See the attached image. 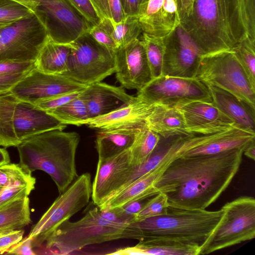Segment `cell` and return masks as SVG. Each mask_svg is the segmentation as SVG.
<instances>
[{
    "instance_id": "36",
    "label": "cell",
    "mask_w": 255,
    "mask_h": 255,
    "mask_svg": "<svg viewBox=\"0 0 255 255\" xmlns=\"http://www.w3.org/2000/svg\"><path fill=\"white\" fill-rule=\"evenodd\" d=\"M35 14L24 6L8 0L0 5V24L8 26Z\"/></svg>"
},
{
    "instance_id": "54",
    "label": "cell",
    "mask_w": 255,
    "mask_h": 255,
    "mask_svg": "<svg viewBox=\"0 0 255 255\" xmlns=\"http://www.w3.org/2000/svg\"><path fill=\"white\" fill-rule=\"evenodd\" d=\"M7 27V26H5V25H0V30H1L2 29H3V28H5V27Z\"/></svg>"
},
{
    "instance_id": "24",
    "label": "cell",
    "mask_w": 255,
    "mask_h": 255,
    "mask_svg": "<svg viewBox=\"0 0 255 255\" xmlns=\"http://www.w3.org/2000/svg\"><path fill=\"white\" fill-rule=\"evenodd\" d=\"M140 129L101 130L98 133L96 139V148L99 159L111 158L129 149Z\"/></svg>"
},
{
    "instance_id": "39",
    "label": "cell",
    "mask_w": 255,
    "mask_h": 255,
    "mask_svg": "<svg viewBox=\"0 0 255 255\" xmlns=\"http://www.w3.org/2000/svg\"><path fill=\"white\" fill-rule=\"evenodd\" d=\"M180 24L177 0H164L161 13V28L163 36Z\"/></svg>"
},
{
    "instance_id": "11",
    "label": "cell",
    "mask_w": 255,
    "mask_h": 255,
    "mask_svg": "<svg viewBox=\"0 0 255 255\" xmlns=\"http://www.w3.org/2000/svg\"><path fill=\"white\" fill-rule=\"evenodd\" d=\"M48 34V26L38 10L0 31V60L35 61Z\"/></svg>"
},
{
    "instance_id": "12",
    "label": "cell",
    "mask_w": 255,
    "mask_h": 255,
    "mask_svg": "<svg viewBox=\"0 0 255 255\" xmlns=\"http://www.w3.org/2000/svg\"><path fill=\"white\" fill-rule=\"evenodd\" d=\"M163 38L162 75L195 78L202 55L189 34L179 24Z\"/></svg>"
},
{
    "instance_id": "32",
    "label": "cell",
    "mask_w": 255,
    "mask_h": 255,
    "mask_svg": "<svg viewBox=\"0 0 255 255\" xmlns=\"http://www.w3.org/2000/svg\"><path fill=\"white\" fill-rule=\"evenodd\" d=\"M65 125L80 126L89 119L87 107L79 96L52 111L47 112Z\"/></svg>"
},
{
    "instance_id": "29",
    "label": "cell",
    "mask_w": 255,
    "mask_h": 255,
    "mask_svg": "<svg viewBox=\"0 0 255 255\" xmlns=\"http://www.w3.org/2000/svg\"><path fill=\"white\" fill-rule=\"evenodd\" d=\"M164 0H141L136 16L143 33L163 37L161 13Z\"/></svg>"
},
{
    "instance_id": "43",
    "label": "cell",
    "mask_w": 255,
    "mask_h": 255,
    "mask_svg": "<svg viewBox=\"0 0 255 255\" xmlns=\"http://www.w3.org/2000/svg\"><path fill=\"white\" fill-rule=\"evenodd\" d=\"M88 33L98 43L111 52L115 53L118 49L110 33L101 21L93 26Z\"/></svg>"
},
{
    "instance_id": "45",
    "label": "cell",
    "mask_w": 255,
    "mask_h": 255,
    "mask_svg": "<svg viewBox=\"0 0 255 255\" xmlns=\"http://www.w3.org/2000/svg\"><path fill=\"white\" fill-rule=\"evenodd\" d=\"M24 231L22 229L6 231L0 233V254L6 253L12 246L23 239Z\"/></svg>"
},
{
    "instance_id": "23",
    "label": "cell",
    "mask_w": 255,
    "mask_h": 255,
    "mask_svg": "<svg viewBox=\"0 0 255 255\" xmlns=\"http://www.w3.org/2000/svg\"><path fill=\"white\" fill-rule=\"evenodd\" d=\"M146 126L165 138L191 134L182 113L177 108L156 105L147 118Z\"/></svg>"
},
{
    "instance_id": "2",
    "label": "cell",
    "mask_w": 255,
    "mask_h": 255,
    "mask_svg": "<svg viewBox=\"0 0 255 255\" xmlns=\"http://www.w3.org/2000/svg\"><path fill=\"white\" fill-rule=\"evenodd\" d=\"M180 24L202 56L255 39V0H177Z\"/></svg>"
},
{
    "instance_id": "30",
    "label": "cell",
    "mask_w": 255,
    "mask_h": 255,
    "mask_svg": "<svg viewBox=\"0 0 255 255\" xmlns=\"http://www.w3.org/2000/svg\"><path fill=\"white\" fill-rule=\"evenodd\" d=\"M101 22L109 31L118 49L137 39L143 32L136 16H127L118 23L107 18L102 19Z\"/></svg>"
},
{
    "instance_id": "28",
    "label": "cell",
    "mask_w": 255,
    "mask_h": 255,
    "mask_svg": "<svg viewBox=\"0 0 255 255\" xmlns=\"http://www.w3.org/2000/svg\"><path fill=\"white\" fill-rule=\"evenodd\" d=\"M19 101L10 92L0 95V146L17 147L21 141L16 137L13 126V116Z\"/></svg>"
},
{
    "instance_id": "31",
    "label": "cell",
    "mask_w": 255,
    "mask_h": 255,
    "mask_svg": "<svg viewBox=\"0 0 255 255\" xmlns=\"http://www.w3.org/2000/svg\"><path fill=\"white\" fill-rule=\"evenodd\" d=\"M160 137L147 127L140 129L129 149L131 164L135 166L143 163L158 145Z\"/></svg>"
},
{
    "instance_id": "55",
    "label": "cell",
    "mask_w": 255,
    "mask_h": 255,
    "mask_svg": "<svg viewBox=\"0 0 255 255\" xmlns=\"http://www.w3.org/2000/svg\"><path fill=\"white\" fill-rule=\"evenodd\" d=\"M2 189L0 188V191H1V190H2Z\"/></svg>"
},
{
    "instance_id": "4",
    "label": "cell",
    "mask_w": 255,
    "mask_h": 255,
    "mask_svg": "<svg viewBox=\"0 0 255 255\" xmlns=\"http://www.w3.org/2000/svg\"><path fill=\"white\" fill-rule=\"evenodd\" d=\"M79 140L77 132L60 129L33 135L17 146L19 164L31 173L40 170L47 173L60 194L78 177L75 157Z\"/></svg>"
},
{
    "instance_id": "17",
    "label": "cell",
    "mask_w": 255,
    "mask_h": 255,
    "mask_svg": "<svg viewBox=\"0 0 255 255\" xmlns=\"http://www.w3.org/2000/svg\"><path fill=\"white\" fill-rule=\"evenodd\" d=\"M79 96L86 104L89 119L106 115L137 100L127 94L122 86L101 82L88 85Z\"/></svg>"
},
{
    "instance_id": "18",
    "label": "cell",
    "mask_w": 255,
    "mask_h": 255,
    "mask_svg": "<svg viewBox=\"0 0 255 255\" xmlns=\"http://www.w3.org/2000/svg\"><path fill=\"white\" fill-rule=\"evenodd\" d=\"M178 108L191 134H209L227 129L236 125L212 102L195 101Z\"/></svg>"
},
{
    "instance_id": "34",
    "label": "cell",
    "mask_w": 255,
    "mask_h": 255,
    "mask_svg": "<svg viewBox=\"0 0 255 255\" xmlns=\"http://www.w3.org/2000/svg\"><path fill=\"white\" fill-rule=\"evenodd\" d=\"M20 164L8 163L0 166V188L15 186L35 187V178Z\"/></svg>"
},
{
    "instance_id": "20",
    "label": "cell",
    "mask_w": 255,
    "mask_h": 255,
    "mask_svg": "<svg viewBox=\"0 0 255 255\" xmlns=\"http://www.w3.org/2000/svg\"><path fill=\"white\" fill-rule=\"evenodd\" d=\"M155 105L137 99L135 102L106 115L89 119L86 125L91 128L101 130L142 128L147 127V118Z\"/></svg>"
},
{
    "instance_id": "7",
    "label": "cell",
    "mask_w": 255,
    "mask_h": 255,
    "mask_svg": "<svg viewBox=\"0 0 255 255\" xmlns=\"http://www.w3.org/2000/svg\"><path fill=\"white\" fill-rule=\"evenodd\" d=\"M195 78L231 93L255 109V88L232 50L202 56Z\"/></svg>"
},
{
    "instance_id": "6",
    "label": "cell",
    "mask_w": 255,
    "mask_h": 255,
    "mask_svg": "<svg viewBox=\"0 0 255 255\" xmlns=\"http://www.w3.org/2000/svg\"><path fill=\"white\" fill-rule=\"evenodd\" d=\"M221 209L222 217L200 247L199 255L209 254L255 237V199L253 197L241 196L226 203Z\"/></svg>"
},
{
    "instance_id": "3",
    "label": "cell",
    "mask_w": 255,
    "mask_h": 255,
    "mask_svg": "<svg viewBox=\"0 0 255 255\" xmlns=\"http://www.w3.org/2000/svg\"><path fill=\"white\" fill-rule=\"evenodd\" d=\"M142 238L135 221L126 217L118 208L97 206L77 221L63 223L47 239L45 248L68 255L91 245L123 239L140 241Z\"/></svg>"
},
{
    "instance_id": "27",
    "label": "cell",
    "mask_w": 255,
    "mask_h": 255,
    "mask_svg": "<svg viewBox=\"0 0 255 255\" xmlns=\"http://www.w3.org/2000/svg\"><path fill=\"white\" fill-rule=\"evenodd\" d=\"M200 247L178 244H148L139 242L134 246L119 248L111 255H199Z\"/></svg>"
},
{
    "instance_id": "50",
    "label": "cell",
    "mask_w": 255,
    "mask_h": 255,
    "mask_svg": "<svg viewBox=\"0 0 255 255\" xmlns=\"http://www.w3.org/2000/svg\"><path fill=\"white\" fill-rule=\"evenodd\" d=\"M16 2L36 13L38 10V3L35 0H9Z\"/></svg>"
},
{
    "instance_id": "13",
    "label": "cell",
    "mask_w": 255,
    "mask_h": 255,
    "mask_svg": "<svg viewBox=\"0 0 255 255\" xmlns=\"http://www.w3.org/2000/svg\"><path fill=\"white\" fill-rule=\"evenodd\" d=\"M48 26V35L54 41L69 44L93 27L66 0H35Z\"/></svg>"
},
{
    "instance_id": "19",
    "label": "cell",
    "mask_w": 255,
    "mask_h": 255,
    "mask_svg": "<svg viewBox=\"0 0 255 255\" xmlns=\"http://www.w3.org/2000/svg\"><path fill=\"white\" fill-rule=\"evenodd\" d=\"M13 126L15 134L21 141L46 131L63 130L67 127L47 112L22 101H18L15 106Z\"/></svg>"
},
{
    "instance_id": "37",
    "label": "cell",
    "mask_w": 255,
    "mask_h": 255,
    "mask_svg": "<svg viewBox=\"0 0 255 255\" xmlns=\"http://www.w3.org/2000/svg\"><path fill=\"white\" fill-rule=\"evenodd\" d=\"M100 18L118 23L127 16L119 0H90Z\"/></svg>"
},
{
    "instance_id": "46",
    "label": "cell",
    "mask_w": 255,
    "mask_h": 255,
    "mask_svg": "<svg viewBox=\"0 0 255 255\" xmlns=\"http://www.w3.org/2000/svg\"><path fill=\"white\" fill-rule=\"evenodd\" d=\"M28 73L0 74V95L10 92L13 87Z\"/></svg>"
},
{
    "instance_id": "9",
    "label": "cell",
    "mask_w": 255,
    "mask_h": 255,
    "mask_svg": "<svg viewBox=\"0 0 255 255\" xmlns=\"http://www.w3.org/2000/svg\"><path fill=\"white\" fill-rule=\"evenodd\" d=\"M91 176L84 173L56 199L31 228L28 237L33 247H39L64 222L69 220L89 202L92 195Z\"/></svg>"
},
{
    "instance_id": "40",
    "label": "cell",
    "mask_w": 255,
    "mask_h": 255,
    "mask_svg": "<svg viewBox=\"0 0 255 255\" xmlns=\"http://www.w3.org/2000/svg\"><path fill=\"white\" fill-rule=\"evenodd\" d=\"M66 1L92 26L98 24L101 18L90 0H66Z\"/></svg>"
},
{
    "instance_id": "14",
    "label": "cell",
    "mask_w": 255,
    "mask_h": 255,
    "mask_svg": "<svg viewBox=\"0 0 255 255\" xmlns=\"http://www.w3.org/2000/svg\"><path fill=\"white\" fill-rule=\"evenodd\" d=\"M87 85L61 74L41 72L35 67L13 87L10 92L19 101L33 104L39 99L82 91Z\"/></svg>"
},
{
    "instance_id": "26",
    "label": "cell",
    "mask_w": 255,
    "mask_h": 255,
    "mask_svg": "<svg viewBox=\"0 0 255 255\" xmlns=\"http://www.w3.org/2000/svg\"><path fill=\"white\" fill-rule=\"evenodd\" d=\"M31 222L28 196L18 198L0 208V233L21 229Z\"/></svg>"
},
{
    "instance_id": "35",
    "label": "cell",
    "mask_w": 255,
    "mask_h": 255,
    "mask_svg": "<svg viewBox=\"0 0 255 255\" xmlns=\"http://www.w3.org/2000/svg\"><path fill=\"white\" fill-rule=\"evenodd\" d=\"M255 88V39L247 36L232 50Z\"/></svg>"
},
{
    "instance_id": "51",
    "label": "cell",
    "mask_w": 255,
    "mask_h": 255,
    "mask_svg": "<svg viewBox=\"0 0 255 255\" xmlns=\"http://www.w3.org/2000/svg\"><path fill=\"white\" fill-rule=\"evenodd\" d=\"M243 153L248 158L255 159V140L252 141L244 149Z\"/></svg>"
},
{
    "instance_id": "53",
    "label": "cell",
    "mask_w": 255,
    "mask_h": 255,
    "mask_svg": "<svg viewBox=\"0 0 255 255\" xmlns=\"http://www.w3.org/2000/svg\"><path fill=\"white\" fill-rule=\"evenodd\" d=\"M8 0H0V5L4 3L6 1H7Z\"/></svg>"
},
{
    "instance_id": "52",
    "label": "cell",
    "mask_w": 255,
    "mask_h": 255,
    "mask_svg": "<svg viewBox=\"0 0 255 255\" xmlns=\"http://www.w3.org/2000/svg\"><path fill=\"white\" fill-rule=\"evenodd\" d=\"M10 157L8 151L5 148L0 147V166L9 163Z\"/></svg>"
},
{
    "instance_id": "21",
    "label": "cell",
    "mask_w": 255,
    "mask_h": 255,
    "mask_svg": "<svg viewBox=\"0 0 255 255\" xmlns=\"http://www.w3.org/2000/svg\"><path fill=\"white\" fill-rule=\"evenodd\" d=\"M171 161L170 158L163 159L155 168L118 192L99 208L112 209L134 200L146 199L155 195L159 192L153 187V183Z\"/></svg>"
},
{
    "instance_id": "44",
    "label": "cell",
    "mask_w": 255,
    "mask_h": 255,
    "mask_svg": "<svg viewBox=\"0 0 255 255\" xmlns=\"http://www.w3.org/2000/svg\"><path fill=\"white\" fill-rule=\"evenodd\" d=\"M34 189L29 186L10 187L2 189L0 192V208L19 197L28 196Z\"/></svg>"
},
{
    "instance_id": "47",
    "label": "cell",
    "mask_w": 255,
    "mask_h": 255,
    "mask_svg": "<svg viewBox=\"0 0 255 255\" xmlns=\"http://www.w3.org/2000/svg\"><path fill=\"white\" fill-rule=\"evenodd\" d=\"M8 254L35 255L33 250L32 241L28 236L22 239L18 243L12 246L6 253Z\"/></svg>"
},
{
    "instance_id": "1",
    "label": "cell",
    "mask_w": 255,
    "mask_h": 255,
    "mask_svg": "<svg viewBox=\"0 0 255 255\" xmlns=\"http://www.w3.org/2000/svg\"><path fill=\"white\" fill-rule=\"evenodd\" d=\"M244 149L175 158L155 180L153 187L166 195L170 207L206 209L227 188L238 172Z\"/></svg>"
},
{
    "instance_id": "48",
    "label": "cell",
    "mask_w": 255,
    "mask_h": 255,
    "mask_svg": "<svg viewBox=\"0 0 255 255\" xmlns=\"http://www.w3.org/2000/svg\"><path fill=\"white\" fill-rule=\"evenodd\" d=\"M145 199H137L129 201L119 208L121 213L125 217L135 220V215L141 210L145 203Z\"/></svg>"
},
{
    "instance_id": "16",
    "label": "cell",
    "mask_w": 255,
    "mask_h": 255,
    "mask_svg": "<svg viewBox=\"0 0 255 255\" xmlns=\"http://www.w3.org/2000/svg\"><path fill=\"white\" fill-rule=\"evenodd\" d=\"M131 165L129 149L111 158L98 159L92 186L95 205L101 207L115 195L121 180Z\"/></svg>"
},
{
    "instance_id": "22",
    "label": "cell",
    "mask_w": 255,
    "mask_h": 255,
    "mask_svg": "<svg viewBox=\"0 0 255 255\" xmlns=\"http://www.w3.org/2000/svg\"><path fill=\"white\" fill-rule=\"evenodd\" d=\"M207 85L215 106L236 124L255 132V109L223 89Z\"/></svg>"
},
{
    "instance_id": "15",
    "label": "cell",
    "mask_w": 255,
    "mask_h": 255,
    "mask_svg": "<svg viewBox=\"0 0 255 255\" xmlns=\"http://www.w3.org/2000/svg\"><path fill=\"white\" fill-rule=\"evenodd\" d=\"M115 55L116 78L123 88L138 91L153 79L139 38L118 49Z\"/></svg>"
},
{
    "instance_id": "42",
    "label": "cell",
    "mask_w": 255,
    "mask_h": 255,
    "mask_svg": "<svg viewBox=\"0 0 255 255\" xmlns=\"http://www.w3.org/2000/svg\"><path fill=\"white\" fill-rule=\"evenodd\" d=\"M35 67V61L15 59L0 60V74L26 73Z\"/></svg>"
},
{
    "instance_id": "5",
    "label": "cell",
    "mask_w": 255,
    "mask_h": 255,
    "mask_svg": "<svg viewBox=\"0 0 255 255\" xmlns=\"http://www.w3.org/2000/svg\"><path fill=\"white\" fill-rule=\"evenodd\" d=\"M223 214L217 211L187 210L169 206L164 215L135 222L148 244H178L201 247Z\"/></svg>"
},
{
    "instance_id": "25",
    "label": "cell",
    "mask_w": 255,
    "mask_h": 255,
    "mask_svg": "<svg viewBox=\"0 0 255 255\" xmlns=\"http://www.w3.org/2000/svg\"><path fill=\"white\" fill-rule=\"evenodd\" d=\"M70 44L57 43L48 35L35 61V68L49 74L62 75L66 71Z\"/></svg>"
},
{
    "instance_id": "10",
    "label": "cell",
    "mask_w": 255,
    "mask_h": 255,
    "mask_svg": "<svg viewBox=\"0 0 255 255\" xmlns=\"http://www.w3.org/2000/svg\"><path fill=\"white\" fill-rule=\"evenodd\" d=\"M137 98L150 105L179 108L195 101L212 102L209 88L196 78L161 76L138 90Z\"/></svg>"
},
{
    "instance_id": "8",
    "label": "cell",
    "mask_w": 255,
    "mask_h": 255,
    "mask_svg": "<svg viewBox=\"0 0 255 255\" xmlns=\"http://www.w3.org/2000/svg\"><path fill=\"white\" fill-rule=\"evenodd\" d=\"M69 44L70 52L63 75L89 85L101 82L115 73V53L98 43L89 33Z\"/></svg>"
},
{
    "instance_id": "49",
    "label": "cell",
    "mask_w": 255,
    "mask_h": 255,
    "mask_svg": "<svg viewBox=\"0 0 255 255\" xmlns=\"http://www.w3.org/2000/svg\"><path fill=\"white\" fill-rule=\"evenodd\" d=\"M127 16H136L141 0H119Z\"/></svg>"
},
{
    "instance_id": "38",
    "label": "cell",
    "mask_w": 255,
    "mask_h": 255,
    "mask_svg": "<svg viewBox=\"0 0 255 255\" xmlns=\"http://www.w3.org/2000/svg\"><path fill=\"white\" fill-rule=\"evenodd\" d=\"M168 207L167 197L164 193L159 192L145 203L141 210L135 215V222L164 215L167 213Z\"/></svg>"
},
{
    "instance_id": "33",
    "label": "cell",
    "mask_w": 255,
    "mask_h": 255,
    "mask_svg": "<svg viewBox=\"0 0 255 255\" xmlns=\"http://www.w3.org/2000/svg\"><path fill=\"white\" fill-rule=\"evenodd\" d=\"M139 38L144 48L153 79L161 76L164 52L163 37L153 36L142 32Z\"/></svg>"
},
{
    "instance_id": "41",
    "label": "cell",
    "mask_w": 255,
    "mask_h": 255,
    "mask_svg": "<svg viewBox=\"0 0 255 255\" xmlns=\"http://www.w3.org/2000/svg\"><path fill=\"white\" fill-rule=\"evenodd\" d=\"M81 91L65 93L49 98L39 99L36 101L32 104L46 112H49L78 97Z\"/></svg>"
}]
</instances>
